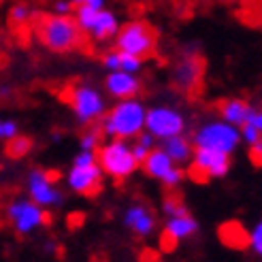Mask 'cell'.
Here are the masks:
<instances>
[{"instance_id":"8fae6325","label":"cell","mask_w":262,"mask_h":262,"mask_svg":"<svg viewBox=\"0 0 262 262\" xmlns=\"http://www.w3.org/2000/svg\"><path fill=\"white\" fill-rule=\"evenodd\" d=\"M145 128L154 139H171V137H179L186 128L183 122V115L171 107H154L147 111L145 117Z\"/></svg>"},{"instance_id":"6da1fadb","label":"cell","mask_w":262,"mask_h":262,"mask_svg":"<svg viewBox=\"0 0 262 262\" xmlns=\"http://www.w3.org/2000/svg\"><path fill=\"white\" fill-rule=\"evenodd\" d=\"M32 32L41 41V45H45L49 51H56V54H69V51L85 47V32L71 15L34 13Z\"/></svg>"},{"instance_id":"f546056e","label":"cell","mask_w":262,"mask_h":262,"mask_svg":"<svg viewBox=\"0 0 262 262\" xmlns=\"http://www.w3.org/2000/svg\"><path fill=\"white\" fill-rule=\"evenodd\" d=\"M94 162H96V151H88V149H81L79 154L75 156L73 166H88V164H94Z\"/></svg>"},{"instance_id":"484cf974","label":"cell","mask_w":262,"mask_h":262,"mask_svg":"<svg viewBox=\"0 0 262 262\" xmlns=\"http://www.w3.org/2000/svg\"><path fill=\"white\" fill-rule=\"evenodd\" d=\"M141 69H143V60H139L135 56H128V54H122V51H120V71L130 73V75H137Z\"/></svg>"},{"instance_id":"5b68a950","label":"cell","mask_w":262,"mask_h":262,"mask_svg":"<svg viewBox=\"0 0 262 262\" xmlns=\"http://www.w3.org/2000/svg\"><path fill=\"white\" fill-rule=\"evenodd\" d=\"M62 98L71 104V109H73V113L77 117V122H79L81 126L96 124L100 117H102V113L107 111L102 94H100L96 88H92L88 83L69 85L67 88V94H64Z\"/></svg>"},{"instance_id":"4316f807","label":"cell","mask_w":262,"mask_h":262,"mask_svg":"<svg viewBox=\"0 0 262 262\" xmlns=\"http://www.w3.org/2000/svg\"><path fill=\"white\" fill-rule=\"evenodd\" d=\"M102 67L107 69L109 73H115V71H120V51L113 49V51H107L102 58Z\"/></svg>"},{"instance_id":"e575fe53","label":"cell","mask_w":262,"mask_h":262,"mask_svg":"<svg viewBox=\"0 0 262 262\" xmlns=\"http://www.w3.org/2000/svg\"><path fill=\"white\" fill-rule=\"evenodd\" d=\"M250 160H252L256 166H260V168H262V139H260V141H256L254 145L250 147Z\"/></svg>"},{"instance_id":"2e32d148","label":"cell","mask_w":262,"mask_h":262,"mask_svg":"<svg viewBox=\"0 0 262 262\" xmlns=\"http://www.w3.org/2000/svg\"><path fill=\"white\" fill-rule=\"evenodd\" d=\"M141 166H143V171H145V175L162 181L175 168V162L171 160V156H168L162 147H154L147 154V158L141 162Z\"/></svg>"},{"instance_id":"5bb4252c","label":"cell","mask_w":262,"mask_h":262,"mask_svg":"<svg viewBox=\"0 0 262 262\" xmlns=\"http://www.w3.org/2000/svg\"><path fill=\"white\" fill-rule=\"evenodd\" d=\"M104 90L117 100H128V98H137L141 94L143 83L135 75L124 73V71H115L104 77Z\"/></svg>"},{"instance_id":"277c9868","label":"cell","mask_w":262,"mask_h":262,"mask_svg":"<svg viewBox=\"0 0 262 262\" xmlns=\"http://www.w3.org/2000/svg\"><path fill=\"white\" fill-rule=\"evenodd\" d=\"M96 162L104 175H109L117 186L124 183L130 175L137 171V158L133 154V145H128L122 139H111L96 149Z\"/></svg>"},{"instance_id":"4fadbf2b","label":"cell","mask_w":262,"mask_h":262,"mask_svg":"<svg viewBox=\"0 0 262 262\" xmlns=\"http://www.w3.org/2000/svg\"><path fill=\"white\" fill-rule=\"evenodd\" d=\"M124 226L130 228L139 237H147V234L156 228V211L143 201H137L130 205L124 213Z\"/></svg>"},{"instance_id":"9a60e30c","label":"cell","mask_w":262,"mask_h":262,"mask_svg":"<svg viewBox=\"0 0 262 262\" xmlns=\"http://www.w3.org/2000/svg\"><path fill=\"white\" fill-rule=\"evenodd\" d=\"M215 109H217L220 117H222L224 122L241 128V126L247 122V115H250L252 104L247 102L245 98H224V100L217 102Z\"/></svg>"},{"instance_id":"d590c367","label":"cell","mask_w":262,"mask_h":262,"mask_svg":"<svg viewBox=\"0 0 262 262\" xmlns=\"http://www.w3.org/2000/svg\"><path fill=\"white\" fill-rule=\"evenodd\" d=\"M83 5L92 7V9H96V11H102L104 9V0H85Z\"/></svg>"},{"instance_id":"f1b7e54d","label":"cell","mask_w":262,"mask_h":262,"mask_svg":"<svg viewBox=\"0 0 262 262\" xmlns=\"http://www.w3.org/2000/svg\"><path fill=\"white\" fill-rule=\"evenodd\" d=\"M177 245H179V241L173 237V234L168 230H162V234H160V250L162 252H175Z\"/></svg>"},{"instance_id":"74e56055","label":"cell","mask_w":262,"mask_h":262,"mask_svg":"<svg viewBox=\"0 0 262 262\" xmlns=\"http://www.w3.org/2000/svg\"><path fill=\"white\" fill-rule=\"evenodd\" d=\"M71 3H73V7H79V5L85 3V0H71Z\"/></svg>"},{"instance_id":"ba28073f","label":"cell","mask_w":262,"mask_h":262,"mask_svg":"<svg viewBox=\"0 0 262 262\" xmlns=\"http://www.w3.org/2000/svg\"><path fill=\"white\" fill-rule=\"evenodd\" d=\"M230 171V154L194 147L192 162L186 175L196 183H207L213 177H224Z\"/></svg>"},{"instance_id":"d4e9b609","label":"cell","mask_w":262,"mask_h":262,"mask_svg":"<svg viewBox=\"0 0 262 262\" xmlns=\"http://www.w3.org/2000/svg\"><path fill=\"white\" fill-rule=\"evenodd\" d=\"M96 17H98V11L96 9H92L88 5L75 7V21H77V26H79L83 32H90L92 30V26H94Z\"/></svg>"},{"instance_id":"44dd1931","label":"cell","mask_w":262,"mask_h":262,"mask_svg":"<svg viewBox=\"0 0 262 262\" xmlns=\"http://www.w3.org/2000/svg\"><path fill=\"white\" fill-rule=\"evenodd\" d=\"M164 230H168V232H171L177 241H181V239H188V237H192V234H194L196 230H199V224H196V220H194V217L188 213V215L168 217V222H166Z\"/></svg>"},{"instance_id":"7402d4cb","label":"cell","mask_w":262,"mask_h":262,"mask_svg":"<svg viewBox=\"0 0 262 262\" xmlns=\"http://www.w3.org/2000/svg\"><path fill=\"white\" fill-rule=\"evenodd\" d=\"M162 209L168 217H177V215H188V207L183 201V194L173 188V190H164V199H162Z\"/></svg>"},{"instance_id":"1f68e13d","label":"cell","mask_w":262,"mask_h":262,"mask_svg":"<svg viewBox=\"0 0 262 262\" xmlns=\"http://www.w3.org/2000/svg\"><path fill=\"white\" fill-rule=\"evenodd\" d=\"M245 124H250L254 126L258 133L262 135V107H252L250 109V115H247V122Z\"/></svg>"},{"instance_id":"4dcf8cb0","label":"cell","mask_w":262,"mask_h":262,"mask_svg":"<svg viewBox=\"0 0 262 262\" xmlns=\"http://www.w3.org/2000/svg\"><path fill=\"white\" fill-rule=\"evenodd\" d=\"M54 15H73L75 13V7L71 0H54Z\"/></svg>"},{"instance_id":"7a4b0ae2","label":"cell","mask_w":262,"mask_h":262,"mask_svg":"<svg viewBox=\"0 0 262 262\" xmlns=\"http://www.w3.org/2000/svg\"><path fill=\"white\" fill-rule=\"evenodd\" d=\"M145 117H147V109L143 107V102L139 98H128V100H120L113 109L104 111L96 124L104 137L126 141L143 133Z\"/></svg>"},{"instance_id":"52a82bcc","label":"cell","mask_w":262,"mask_h":262,"mask_svg":"<svg viewBox=\"0 0 262 262\" xmlns=\"http://www.w3.org/2000/svg\"><path fill=\"white\" fill-rule=\"evenodd\" d=\"M239 141H241L239 128L228 124V122H224V120L203 124L194 133V147L224 151V154H232L234 149H237Z\"/></svg>"},{"instance_id":"7c38bea8","label":"cell","mask_w":262,"mask_h":262,"mask_svg":"<svg viewBox=\"0 0 262 262\" xmlns=\"http://www.w3.org/2000/svg\"><path fill=\"white\" fill-rule=\"evenodd\" d=\"M69 186L73 192L85 196V199H96L102 192V168L98 162L88 166H73L69 173Z\"/></svg>"},{"instance_id":"d6986e66","label":"cell","mask_w":262,"mask_h":262,"mask_svg":"<svg viewBox=\"0 0 262 262\" xmlns=\"http://www.w3.org/2000/svg\"><path fill=\"white\" fill-rule=\"evenodd\" d=\"M34 9L28 5V3H15L11 9H9V28L13 32H21L24 28H32V19H34Z\"/></svg>"},{"instance_id":"8992f818","label":"cell","mask_w":262,"mask_h":262,"mask_svg":"<svg viewBox=\"0 0 262 262\" xmlns=\"http://www.w3.org/2000/svg\"><path fill=\"white\" fill-rule=\"evenodd\" d=\"M205 71H207V60L201 54L199 56H181L173 67L171 83L179 94L194 100L203 94Z\"/></svg>"},{"instance_id":"836d02e7","label":"cell","mask_w":262,"mask_h":262,"mask_svg":"<svg viewBox=\"0 0 262 262\" xmlns=\"http://www.w3.org/2000/svg\"><path fill=\"white\" fill-rule=\"evenodd\" d=\"M250 245L256 250V254L262 256V222L252 230V234H250Z\"/></svg>"},{"instance_id":"f35d334b","label":"cell","mask_w":262,"mask_h":262,"mask_svg":"<svg viewBox=\"0 0 262 262\" xmlns=\"http://www.w3.org/2000/svg\"><path fill=\"white\" fill-rule=\"evenodd\" d=\"M0 228H3V217H0Z\"/></svg>"},{"instance_id":"30bf717a","label":"cell","mask_w":262,"mask_h":262,"mask_svg":"<svg viewBox=\"0 0 262 262\" xmlns=\"http://www.w3.org/2000/svg\"><path fill=\"white\" fill-rule=\"evenodd\" d=\"M60 171H51V168H32L28 175V192L30 201H34L41 207H54L64 201L62 192L58 190Z\"/></svg>"},{"instance_id":"83f0119b","label":"cell","mask_w":262,"mask_h":262,"mask_svg":"<svg viewBox=\"0 0 262 262\" xmlns=\"http://www.w3.org/2000/svg\"><path fill=\"white\" fill-rule=\"evenodd\" d=\"M13 137H17V124L13 120H0V139L9 141Z\"/></svg>"},{"instance_id":"3957f363","label":"cell","mask_w":262,"mask_h":262,"mask_svg":"<svg viewBox=\"0 0 262 262\" xmlns=\"http://www.w3.org/2000/svg\"><path fill=\"white\" fill-rule=\"evenodd\" d=\"M115 49L145 62L158 51V30L143 19L128 21L115 34Z\"/></svg>"},{"instance_id":"ffe728a7","label":"cell","mask_w":262,"mask_h":262,"mask_svg":"<svg viewBox=\"0 0 262 262\" xmlns=\"http://www.w3.org/2000/svg\"><path fill=\"white\" fill-rule=\"evenodd\" d=\"M175 164H181V162H188L192 158V143L188 139H183L181 135L179 137H171V139H162V145H160Z\"/></svg>"},{"instance_id":"9c48e42d","label":"cell","mask_w":262,"mask_h":262,"mask_svg":"<svg viewBox=\"0 0 262 262\" xmlns=\"http://www.w3.org/2000/svg\"><path fill=\"white\" fill-rule=\"evenodd\" d=\"M7 222L11 224V228L15 230V234H28L38 226H47L51 224V213L45 211L41 205H36L34 201H26V199H17L9 203L7 207Z\"/></svg>"},{"instance_id":"e0dca14e","label":"cell","mask_w":262,"mask_h":262,"mask_svg":"<svg viewBox=\"0 0 262 262\" xmlns=\"http://www.w3.org/2000/svg\"><path fill=\"white\" fill-rule=\"evenodd\" d=\"M217 237L226 247H230V250H245V247L250 245V232L245 230L241 222H234V220L224 222V224L217 228Z\"/></svg>"},{"instance_id":"8d00e7d4","label":"cell","mask_w":262,"mask_h":262,"mask_svg":"<svg viewBox=\"0 0 262 262\" xmlns=\"http://www.w3.org/2000/svg\"><path fill=\"white\" fill-rule=\"evenodd\" d=\"M252 7L256 9V17H258V19H262V0H254Z\"/></svg>"},{"instance_id":"603a6c76","label":"cell","mask_w":262,"mask_h":262,"mask_svg":"<svg viewBox=\"0 0 262 262\" xmlns=\"http://www.w3.org/2000/svg\"><path fill=\"white\" fill-rule=\"evenodd\" d=\"M32 149V139L30 137H26V135H17V137H13L7 141V156L13 160H17V158H24V156H28Z\"/></svg>"},{"instance_id":"d6a6232c","label":"cell","mask_w":262,"mask_h":262,"mask_svg":"<svg viewBox=\"0 0 262 262\" xmlns=\"http://www.w3.org/2000/svg\"><path fill=\"white\" fill-rule=\"evenodd\" d=\"M241 139H245L250 145H254L256 141H260L262 139V135L258 133V130L254 128V126H250V124H243L241 126Z\"/></svg>"},{"instance_id":"ac0fdd59","label":"cell","mask_w":262,"mask_h":262,"mask_svg":"<svg viewBox=\"0 0 262 262\" xmlns=\"http://www.w3.org/2000/svg\"><path fill=\"white\" fill-rule=\"evenodd\" d=\"M117 30H120V24H117L115 13L109 9H102V11H98V17H96L94 26H92L90 34L96 43H107L111 38H115Z\"/></svg>"},{"instance_id":"cb8c5ba5","label":"cell","mask_w":262,"mask_h":262,"mask_svg":"<svg viewBox=\"0 0 262 262\" xmlns=\"http://www.w3.org/2000/svg\"><path fill=\"white\" fill-rule=\"evenodd\" d=\"M102 130L98 128V124H92V126H85V133H81L79 137V143H81V149H88V151H96L100 145H102Z\"/></svg>"}]
</instances>
